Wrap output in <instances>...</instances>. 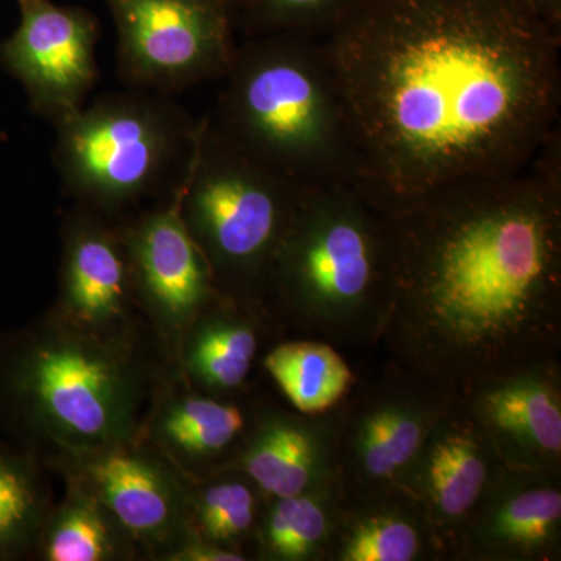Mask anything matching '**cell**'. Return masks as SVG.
<instances>
[{
  "mask_svg": "<svg viewBox=\"0 0 561 561\" xmlns=\"http://www.w3.org/2000/svg\"><path fill=\"white\" fill-rule=\"evenodd\" d=\"M323 41L382 216L523 171L559 130L561 32L522 0H365Z\"/></svg>",
  "mask_w": 561,
  "mask_h": 561,
  "instance_id": "1",
  "label": "cell"
},
{
  "mask_svg": "<svg viewBox=\"0 0 561 561\" xmlns=\"http://www.w3.org/2000/svg\"><path fill=\"white\" fill-rule=\"evenodd\" d=\"M390 305L375 350L463 390L561 353V133L523 171L460 180L383 216Z\"/></svg>",
  "mask_w": 561,
  "mask_h": 561,
  "instance_id": "2",
  "label": "cell"
},
{
  "mask_svg": "<svg viewBox=\"0 0 561 561\" xmlns=\"http://www.w3.org/2000/svg\"><path fill=\"white\" fill-rule=\"evenodd\" d=\"M144 341L102 337L50 309L0 335V426L41 459L138 437L157 365Z\"/></svg>",
  "mask_w": 561,
  "mask_h": 561,
  "instance_id": "3",
  "label": "cell"
},
{
  "mask_svg": "<svg viewBox=\"0 0 561 561\" xmlns=\"http://www.w3.org/2000/svg\"><path fill=\"white\" fill-rule=\"evenodd\" d=\"M221 80L208 121L234 149L306 191L356 187L359 157L323 38H245Z\"/></svg>",
  "mask_w": 561,
  "mask_h": 561,
  "instance_id": "4",
  "label": "cell"
},
{
  "mask_svg": "<svg viewBox=\"0 0 561 561\" xmlns=\"http://www.w3.org/2000/svg\"><path fill=\"white\" fill-rule=\"evenodd\" d=\"M389 305L386 217L356 187L306 191L268 276L276 330L368 354Z\"/></svg>",
  "mask_w": 561,
  "mask_h": 561,
  "instance_id": "5",
  "label": "cell"
},
{
  "mask_svg": "<svg viewBox=\"0 0 561 561\" xmlns=\"http://www.w3.org/2000/svg\"><path fill=\"white\" fill-rule=\"evenodd\" d=\"M179 186L181 219L208 262L217 290L275 328L265 308L268 276L306 190L234 149L208 117L202 119Z\"/></svg>",
  "mask_w": 561,
  "mask_h": 561,
  "instance_id": "6",
  "label": "cell"
},
{
  "mask_svg": "<svg viewBox=\"0 0 561 561\" xmlns=\"http://www.w3.org/2000/svg\"><path fill=\"white\" fill-rule=\"evenodd\" d=\"M201 121L171 95L110 92L54 125L55 171L76 205L116 219L171 190L194 149Z\"/></svg>",
  "mask_w": 561,
  "mask_h": 561,
  "instance_id": "7",
  "label": "cell"
},
{
  "mask_svg": "<svg viewBox=\"0 0 561 561\" xmlns=\"http://www.w3.org/2000/svg\"><path fill=\"white\" fill-rule=\"evenodd\" d=\"M459 394L390 362L371 382L357 379L337 405L335 461L342 505L397 489L432 426Z\"/></svg>",
  "mask_w": 561,
  "mask_h": 561,
  "instance_id": "8",
  "label": "cell"
},
{
  "mask_svg": "<svg viewBox=\"0 0 561 561\" xmlns=\"http://www.w3.org/2000/svg\"><path fill=\"white\" fill-rule=\"evenodd\" d=\"M127 87L172 95L230 70L242 0H105Z\"/></svg>",
  "mask_w": 561,
  "mask_h": 561,
  "instance_id": "9",
  "label": "cell"
},
{
  "mask_svg": "<svg viewBox=\"0 0 561 561\" xmlns=\"http://www.w3.org/2000/svg\"><path fill=\"white\" fill-rule=\"evenodd\" d=\"M119 228L136 305L173 368L184 332L220 295L181 219L179 180L164 202L121 220Z\"/></svg>",
  "mask_w": 561,
  "mask_h": 561,
  "instance_id": "10",
  "label": "cell"
},
{
  "mask_svg": "<svg viewBox=\"0 0 561 561\" xmlns=\"http://www.w3.org/2000/svg\"><path fill=\"white\" fill-rule=\"evenodd\" d=\"M43 461L88 486L130 531L146 560L161 561L192 531L186 479L139 437Z\"/></svg>",
  "mask_w": 561,
  "mask_h": 561,
  "instance_id": "11",
  "label": "cell"
},
{
  "mask_svg": "<svg viewBox=\"0 0 561 561\" xmlns=\"http://www.w3.org/2000/svg\"><path fill=\"white\" fill-rule=\"evenodd\" d=\"M16 2L20 22L0 41V68L21 84L33 113L55 125L80 110L98 83V18L51 0Z\"/></svg>",
  "mask_w": 561,
  "mask_h": 561,
  "instance_id": "12",
  "label": "cell"
},
{
  "mask_svg": "<svg viewBox=\"0 0 561 561\" xmlns=\"http://www.w3.org/2000/svg\"><path fill=\"white\" fill-rule=\"evenodd\" d=\"M51 312L102 337L144 341L119 221L76 205L61 225L58 295Z\"/></svg>",
  "mask_w": 561,
  "mask_h": 561,
  "instance_id": "13",
  "label": "cell"
},
{
  "mask_svg": "<svg viewBox=\"0 0 561 561\" xmlns=\"http://www.w3.org/2000/svg\"><path fill=\"white\" fill-rule=\"evenodd\" d=\"M502 467L459 394L432 426L398 483L431 524L446 561H453L465 523Z\"/></svg>",
  "mask_w": 561,
  "mask_h": 561,
  "instance_id": "14",
  "label": "cell"
},
{
  "mask_svg": "<svg viewBox=\"0 0 561 561\" xmlns=\"http://www.w3.org/2000/svg\"><path fill=\"white\" fill-rule=\"evenodd\" d=\"M505 468L561 471V360L534 362L460 391Z\"/></svg>",
  "mask_w": 561,
  "mask_h": 561,
  "instance_id": "15",
  "label": "cell"
},
{
  "mask_svg": "<svg viewBox=\"0 0 561 561\" xmlns=\"http://www.w3.org/2000/svg\"><path fill=\"white\" fill-rule=\"evenodd\" d=\"M561 471L502 467L461 529L453 561H560Z\"/></svg>",
  "mask_w": 561,
  "mask_h": 561,
  "instance_id": "16",
  "label": "cell"
},
{
  "mask_svg": "<svg viewBox=\"0 0 561 561\" xmlns=\"http://www.w3.org/2000/svg\"><path fill=\"white\" fill-rule=\"evenodd\" d=\"M335 434L337 408L308 415L287 401H251L245 431L221 468L249 476L265 496L305 493L337 482Z\"/></svg>",
  "mask_w": 561,
  "mask_h": 561,
  "instance_id": "17",
  "label": "cell"
},
{
  "mask_svg": "<svg viewBox=\"0 0 561 561\" xmlns=\"http://www.w3.org/2000/svg\"><path fill=\"white\" fill-rule=\"evenodd\" d=\"M138 437L186 481L227 463L249 423L250 402L221 400L187 387L175 371H160Z\"/></svg>",
  "mask_w": 561,
  "mask_h": 561,
  "instance_id": "18",
  "label": "cell"
},
{
  "mask_svg": "<svg viewBox=\"0 0 561 561\" xmlns=\"http://www.w3.org/2000/svg\"><path fill=\"white\" fill-rule=\"evenodd\" d=\"M275 334L260 313L220 294L184 332L172 370L195 391L242 400L262 343Z\"/></svg>",
  "mask_w": 561,
  "mask_h": 561,
  "instance_id": "19",
  "label": "cell"
},
{
  "mask_svg": "<svg viewBox=\"0 0 561 561\" xmlns=\"http://www.w3.org/2000/svg\"><path fill=\"white\" fill-rule=\"evenodd\" d=\"M324 561H446L431 524L404 490L342 505Z\"/></svg>",
  "mask_w": 561,
  "mask_h": 561,
  "instance_id": "20",
  "label": "cell"
},
{
  "mask_svg": "<svg viewBox=\"0 0 561 561\" xmlns=\"http://www.w3.org/2000/svg\"><path fill=\"white\" fill-rule=\"evenodd\" d=\"M62 479L65 494L51 507L32 560H146L130 531L88 486L76 479Z\"/></svg>",
  "mask_w": 561,
  "mask_h": 561,
  "instance_id": "21",
  "label": "cell"
},
{
  "mask_svg": "<svg viewBox=\"0 0 561 561\" xmlns=\"http://www.w3.org/2000/svg\"><path fill=\"white\" fill-rule=\"evenodd\" d=\"M341 508L337 482L290 496H265L251 560L324 561Z\"/></svg>",
  "mask_w": 561,
  "mask_h": 561,
  "instance_id": "22",
  "label": "cell"
},
{
  "mask_svg": "<svg viewBox=\"0 0 561 561\" xmlns=\"http://www.w3.org/2000/svg\"><path fill=\"white\" fill-rule=\"evenodd\" d=\"M261 365L291 408L308 415L337 408L357 381L342 351L316 339L278 341Z\"/></svg>",
  "mask_w": 561,
  "mask_h": 561,
  "instance_id": "23",
  "label": "cell"
},
{
  "mask_svg": "<svg viewBox=\"0 0 561 561\" xmlns=\"http://www.w3.org/2000/svg\"><path fill=\"white\" fill-rule=\"evenodd\" d=\"M54 505L38 454L0 442V561L32 560Z\"/></svg>",
  "mask_w": 561,
  "mask_h": 561,
  "instance_id": "24",
  "label": "cell"
},
{
  "mask_svg": "<svg viewBox=\"0 0 561 561\" xmlns=\"http://www.w3.org/2000/svg\"><path fill=\"white\" fill-rule=\"evenodd\" d=\"M191 526L202 538L249 556L265 494L249 476L220 468L187 481Z\"/></svg>",
  "mask_w": 561,
  "mask_h": 561,
  "instance_id": "25",
  "label": "cell"
},
{
  "mask_svg": "<svg viewBox=\"0 0 561 561\" xmlns=\"http://www.w3.org/2000/svg\"><path fill=\"white\" fill-rule=\"evenodd\" d=\"M365 0H242L239 32L245 38L301 33L323 38Z\"/></svg>",
  "mask_w": 561,
  "mask_h": 561,
  "instance_id": "26",
  "label": "cell"
},
{
  "mask_svg": "<svg viewBox=\"0 0 561 561\" xmlns=\"http://www.w3.org/2000/svg\"><path fill=\"white\" fill-rule=\"evenodd\" d=\"M161 561H250L242 552L230 551L214 545L194 530L171 549Z\"/></svg>",
  "mask_w": 561,
  "mask_h": 561,
  "instance_id": "27",
  "label": "cell"
},
{
  "mask_svg": "<svg viewBox=\"0 0 561 561\" xmlns=\"http://www.w3.org/2000/svg\"><path fill=\"white\" fill-rule=\"evenodd\" d=\"M542 22L561 32V0H522Z\"/></svg>",
  "mask_w": 561,
  "mask_h": 561,
  "instance_id": "28",
  "label": "cell"
}]
</instances>
